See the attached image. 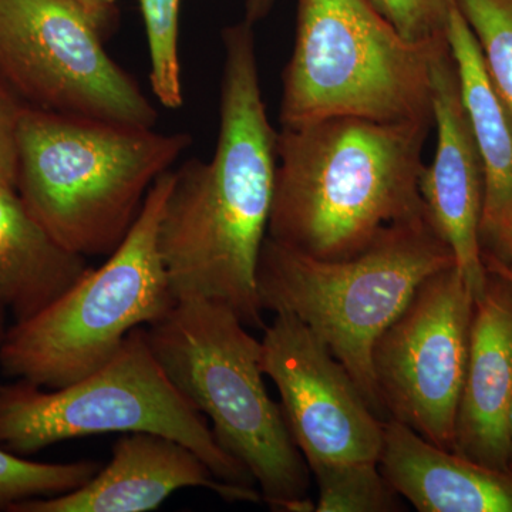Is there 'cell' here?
<instances>
[{"mask_svg":"<svg viewBox=\"0 0 512 512\" xmlns=\"http://www.w3.org/2000/svg\"><path fill=\"white\" fill-rule=\"evenodd\" d=\"M207 488L228 503L262 501L255 487L218 480L190 447L154 433H126L114 443L107 466L86 484L56 497L33 498L10 512H148L175 491Z\"/></svg>","mask_w":512,"mask_h":512,"instance_id":"cell-13","label":"cell"},{"mask_svg":"<svg viewBox=\"0 0 512 512\" xmlns=\"http://www.w3.org/2000/svg\"><path fill=\"white\" fill-rule=\"evenodd\" d=\"M103 35L69 0H0V77L26 106L156 127V109Z\"/></svg>","mask_w":512,"mask_h":512,"instance_id":"cell-9","label":"cell"},{"mask_svg":"<svg viewBox=\"0 0 512 512\" xmlns=\"http://www.w3.org/2000/svg\"><path fill=\"white\" fill-rule=\"evenodd\" d=\"M138 5L146 28L151 89L164 107L180 109L184 104L178 55L181 0H138Z\"/></svg>","mask_w":512,"mask_h":512,"instance_id":"cell-21","label":"cell"},{"mask_svg":"<svg viewBox=\"0 0 512 512\" xmlns=\"http://www.w3.org/2000/svg\"><path fill=\"white\" fill-rule=\"evenodd\" d=\"M22 100L0 77V188H16V134Z\"/></svg>","mask_w":512,"mask_h":512,"instance_id":"cell-23","label":"cell"},{"mask_svg":"<svg viewBox=\"0 0 512 512\" xmlns=\"http://www.w3.org/2000/svg\"><path fill=\"white\" fill-rule=\"evenodd\" d=\"M512 123V0H456Z\"/></svg>","mask_w":512,"mask_h":512,"instance_id":"cell-20","label":"cell"},{"mask_svg":"<svg viewBox=\"0 0 512 512\" xmlns=\"http://www.w3.org/2000/svg\"><path fill=\"white\" fill-rule=\"evenodd\" d=\"M6 311L5 306L0 303V348H2L3 340L6 338V333H8V326H6ZM0 387H2V383H0Z\"/></svg>","mask_w":512,"mask_h":512,"instance_id":"cell-28","label":"cell"},{"mask_svg":"<svg viewBox=\"0 0 512 512\" xmlns=\"http://www.w3.org/2000/svg\"><path fill=\"white\" fill-rule=\"evenodd\" d=\"M174 171L157 178L123 242L99 268L32 318L10 326L0 348L3 375L43 389L69 386L119 352L131 330L153 325L175 299L158 248Z\"/></svg>","mask_w":512,"mask_h":512,"instance_id":"cell-6","label":"cell"},{"mask_svg":"<svg viewBox=\"0 0 512 512\" xmlns=\"http://www.w3.org/2000/svg\"><path fill=\"white\" fill-rule=\"evenodd\" d=\"M437 45L404 39L369 0H298L281 127L333 117L433 124Z\"/></svg>","mask_w":512,"mask_h":512,"instance_id":"cell-7","label":"cell"},{"mask_svg":"<svg viewBox=\"0 0 512 512\" xmlns=\"http://www.w3.org/2000/svg\"><path fill=\"white\" fill-rule=\"evenodd\" d=\"M158 362L208 420L215 440L259 485L272 510L312 512L309 467L281 406L266 392L261 340L237 313L204 298L181 299L147 328Z\"/></svg>","mask_w":512,"mask_h":512,"instance_id":"cell-4","label":"cell"},{"mask_svg":"<svg viewBox=\"0 0 512 512\" xmlns=\"http://www.w3.org/2000/svg\"><path fill=\"white\" fill-rule=\"evenodd\" d=\"M473 312V293L451 266L421 284L373 348V376L387 420L406 424L444 450H454Z\"/></svg>","mask_w":512,"mask_h":512,"instance_id":"cell-10","label":"cell"},{"mask_svg":"<svg viewBox=\"0 0 512 512\" xmlns=\"http://www.w3.org/2000/svg\"><path fill=\"white\" fill-rule=\"evenodd\" d=\"M397 32L419 45L447 42L456 0H369Z\"/></svg>","mask_w":512,"mask_h":512,"instance_id":"cell-22","label":"cell"},{"mask_svg":"<svg viewBox=\"0 0 512 512\" xmlns=\"http://www.w3.org/2000/svg\"><path fill=\"white\" fill-rule=\"evenodd\" d=\"M508 437H510V471H512V404L510 416H508Z\"/></svg>","mask_w":512,"mask_h":512,"instance_id":"cell-29","label":"cell"},{"mask_svg":"<svg viewBox=\"0 0 512 512\" xmlns=\"http://www.w3.org/2000/svg\"><path fill=\"white\" fill-rule=\"evenodd\" d=\"M89 269L30 214L16 188H0V303L22 322L43 311Z\"/></svg>","mask_w":512,"mask_h":512,"instance_id":"cell-17","label":"cell"},{"mask_svg":"<svg viewBox=\"0 0 512 512\" xmlns=\"http://www.w3.org/2000/svg\"><path fill=\"white\" fill-rule=\"evenodd\" d=\"M511 404L512 285L488 272L483 295L474 301L453 451L484 466L510 471Z\"/></svg>","mask_w":512,"mask_h":512,"instance_id":"cell-14","label":"cell"},{"mask_svg":"<svg viewBox=\"0 0 512 512\" xmlns=\"http://www.w3.org/2000/svg\"><path fill=\"white\" fill-rule=\"evenodd\" d=\"M222 42L217 147L210 161L192 158L174 171L158 248L175 302L224 303L259 329L256 274L274 202L278 131L262 97L252 25L229 26Z\"/></svg>","mask_w":512,"mask_h":512,"instance_id":"cell-1","label":"cell"},{"mask_svg":"<svg viewBox=\"0 0 512 512\" xmlns=\"http://www.w3.org/2000/svg\"><path fill=\"white\" fill-rule=\"evenodd\" d=\"M191 143L185 133L23 104L16 191L64 248L84 258L109 256L133 227L157 178Z\"/></svg>","mask_w":512,"mask_h":512,"instance_id":"cell-3","label":"cell"},{"mask_svg":"<svg viewBox=\"0 0 512 512\" xmlns=\"http://www.w3.org/2000/svg\"><path fill=\"white\" fill-rule=\"evenodd\" d=\"M261 369L278 389L286 427L309 468L379 461L384 420L305 323L276 313L261 340Z\"/></svg>","mask_w":512,"mask_h":512,"instance_id":"cell-11","label":"cell"},{"mask_svg":"<svg viewBox=\"0 0 512 512\" xmlns=\"http://www.w3.org/2000/svg\"><path fill=\"white\" fill-rule=\"evenodd\" d=\"M140 431L190 447L224 483L255 487L164 372L143 326L131 330L106 365L69 386L50 390L16 380L0 387V446L19 456L66 440Z\"/></svg>","mask_w":512,"mask_h":512,"instance_id":"cell-8","label":"cell"},{"mask_svg":"<svg viewBox=\"0 0 512 512\" xmlns=\"http://www.w3.org/2000/svg\"><path fill=\"white\" fill-rule=\"evenodd\" d=\"M431 74L437 144L433 161L420 175V195L476 301L488 279L480 239L484 173L448 43L434 53Z\"/></svg>","mask_w":512,"mask_h":512,"instance_id":"cell-12","label":"cell"},{"mask_svg":"<svg viewBox=\"0 0 512 512\" xmlns=\"http://www.w3.org/2000/svg\"><path fill=\"white\" fill-rule=\"evenodd\" d=\"M379 467L417 511L512 512V471L434 446L400 421H384Z\"/></svg>","mask_w":512,"mask_h":512,"instance_id":"cell-15","label":"cell"},{"mask_svg":"<svg viewBox=\"0 0 512 512\" xmlns=\"http://www.w3.org/2000/svg\"><path fill=\"white\" fill-rule=\"evenodd\" d=\"M275 0H247L245 5V22L254 26V23L266 18L274 8Z\"/></svg>","mask_w":512,"mask_h":512,"instance_id":"cell-26","label":"cell"},{"mask_svg":"<svg viewBox=\"0 0 512 512\" xmlns=\"http://www.w3.org/2000/svg\"><path fill=\"white\" fill-rule=\"evenodd\" d=\"M69 2L82 8L103 30V33L113 26L119 15V9H117L119 0H69Z\"/></svg>","mask_w":512,"mask_h":512,"instance_id":"cell-24","label":"cell"},{"mask_svg":"<svg viewBox=\"0 0 512 512\" xmlns=\"http://www.w3.org/2000/svg\"><path fill=\"white\" fill-rule=\"evenodd\" d=\"M454 265L453 252L426 214L394 225L365 252L340 261L312 258L266 235L256 284L262 309L305 323L386 421L373 348L421 284Z\"/></svg>","mask_w":512,"mask_h":512,"instance_id":"cell-5","label":"cell"},{"mask_svg":"<svg viewBox=\"0 0 512 512\" xmlns=\"http://www.w3.org/2000/svg\"><path fill=\"white\" fill-rule=\"evenodd\" d=\"M319 490L318 512H393L399 494L387 483L379 461L318 464L309 468Z\"/></svg>","mask_w":512,"mask_h":512,"instance_id":"cell-18","label":"cell"},{"mask_svg":"<svg viewBox=\"0 0 512 512\" xmlns=\"http://www.w3.org/2000/svg\"><path fill=\"white\" fill-rule=\"evenodd\" d=\"M484 254L494 256L505 268L512 272V229L503 238L494 242L491 247L483 249Z\"/></svg>","mask_w":512,"mask_h":512,"instance_id":"cell-25","label":"cell"},{"mask_svg":"<svg viewBox=\"0 0 512 512\" xmlns=\"http://www.w3.org/2000/svg\"><path fill=\"white\" fill-rule=\"evenodd\" d=\"M430 127L359 117L281 127L268 237L340 261L429 214L419 184Z\"/></svg>","mask_w":512,"mask_h":512,"instance_id":"cell-2","label":"cell"},{"mask_svg":"<svg viewBox=\"0 0 512 512\" xmlns=\"http://www.w3.org/2000/svg\"><path fill=\"white\" fill-rule=\"evenodd\" d=\"M92 460L37 463L0 446V510L33 498L56 497L86 484L100 470Z\"/></svg>","mask_w":512,"mask_h":512,"instance_id":"cell-19","label":"cell"},{"mask_svg":"<svg viewBox=\"0 0 512 512\" xmlns=\"http://www.w3.org/2000/svg\"><path fill=\"white\" fill-rule=\"evenodd\" d=\"M483 262L485 269L487 272H491V274L500 275L501 278L507 279L508 282L512 285V272L510 269L505 268L500 261L494 258V256L484 254L483 252Z\"/></svg>","mask_w":512,"mask_h":512,"instance_id":"cell-27","label":"cell"},{"mask_svg":"<svg viewBox=\"0 0 512 512\" xmlns=\"http://www.w3.org/2000/svg\"><path fill=\"white\" fill-rule=\"evenodd\" d=\"M447 39L483 165L480 239L485 249L512 229V123L490 82L476 37L457 5L450 15Z\"/></svg>","mask_w":512,"mask_h":512,"instance_id":"cell-16","label":"cell"}]
</instances>
